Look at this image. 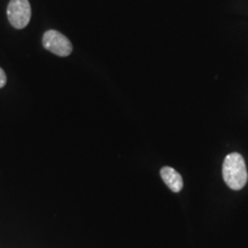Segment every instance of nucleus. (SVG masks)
<instances>
[{
  "label": "nucleus",
  "instance_id": "7ed1b4c3",
  "mask_svg": "<svg viewBox=\"0 0 248 248\" xmlns=\"http://www.w3.org/2000/svg\"><path fill=\"white\" fill-rule=\"evenodd\" d=\"M9 23L15 29H24L30 22L31 5L29 0H11L7 6Z\"/></svg>",
  "mask_w": 248,
  "mask_h": 248
},
{
  "label": "nucleus",
  "instance_id": "f257e3e1",
  "mask_svg": "<svg viewBox=\"0 0 248 248\" xmlns=\"http://www.w3.org/2000/svg\"><path fill=\"white\" fill-rule=\"evenodd\" d=\"M222 171L224 182L231 190L239 191L246 185L248 178L246 163L239 153L226 155Z\"/></svg>",
  "mask_w": 248,
  "mask_h": 248
},
{
  "label": "nucleus",
  "instance_id": "20e7f679",
  "mask_svg": "<svg viewBox=\"0 0 248 248\" xmlns=\"http://www.w3.org/2000/svg\"><path fill=\"white\" fill-rule=\"evenodd\" d=\"M160 175L161 177H162L164 184L168 186L170 190L175 192V193L181 192L183 188V179L178 171H176V170L171 168V167H163V168L161 169Z\"/></svg>",
  "mask_w": 248,
  "mask_h": 248
},
{
  "label": "nucleus",
  "instance_id": "39448f33",
  "mask_svg": "<svg viewBox=\"0 0 248 248\" xmlns=\"http://www.w3.org/2000/svg\"><path fill=\"white\" fill-rule=\"evenodd\" d=\"M6 83H7V76H6V73L4 71V69L0 67V89L4 88Z\"/></svg>",
  "mask_w": 248,
  "mask_h": 248
},
{
  "label": "nucleus",
  "instance_id": "f03ea898",
  "mask_svg": "<svg viewBox=\"0 0 248 248\" xmlns=\"http://www.w3.org/2000/svg\"><path fill=\"white\" fill-rule=\"evenodd\" d=\"M43 46L47 51L51 52L58 57L66 58L69 57L73 52V44L63 33L59 32L57 30H47L43 35L42 39Z\"/></svg>",
  "mask_w": 248,
  "mask_h": 248
}]
</instances>
